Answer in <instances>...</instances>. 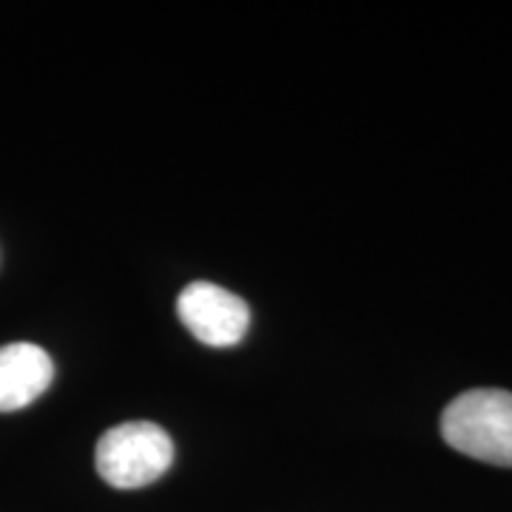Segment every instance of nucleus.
I'll list each match as a JSON object with an SVG mask.
<instances>
[{"instance_id":"7ed1b4c3","label":"nucleus","mask_w":512,"mask_h":512,"mask_svg":"<svg viewBox=\"0 0 512 512\" xmlns=\"http://www.w3.org/2000/svg\"><path fill=\"white\" fill-rule=\"evenodd\" d=\"M177 313L194 339L208 348H234L245 339L251 311L245 299L214 282H191L177 299Z\"/></svg>"},{"instance_id":"20e7f679","label":"nucleus","mask_w":512,"mask_h":512,"mask_svg":"<svg viewBox=\"0 0 512 512\" xmlns=\"http://www.w3.org/2000/svg\"><path fill=\"white\" fill-rule=\"evenodd\" d=\"M55 379L52 356L29 342L0 348V413H15L40 399Z\"/></svg>"},{"instance_id":"f257e3e1","label":"nucleus","mask_w":512,"mask_h":512,"mask_svg":"<svg viewBox=\"0 0 512 512\" xmlns=\"http://www.w3.org/2000/svg\"><path fill=\"white\" fill-rule=\"evenodd\" d=\"M441 436L464 456L512 467V393L478 387L456 396L441 413Z\"/></svg>"},{"instance_id":"f03ea898","label":"nucleus","mask_w":512,"mask_h":512,"mask_svg":"<svg viewBox=\"0 0 512 512\" xmlns=\"http://www.w3.org/2000/svg\"><path fill=\"white\" fill-rule=\"evenodd\" d=\"M174 441L154 421H123L97 441V473L114 490L148 487L168 473Z\"/></svg>"}]
</instances>
